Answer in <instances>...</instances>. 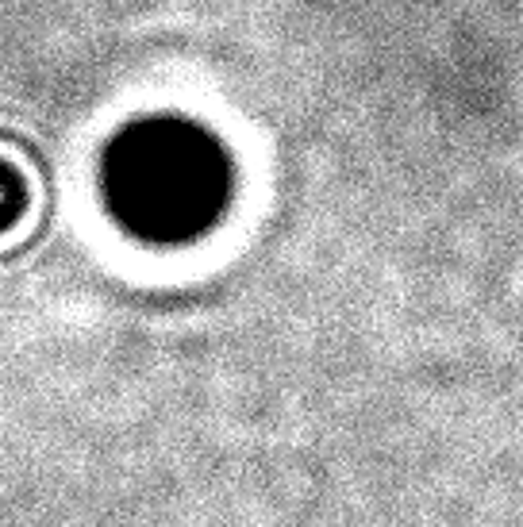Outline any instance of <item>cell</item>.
<instances>
[{
	"instance_id": "6da1fadb",
	"label": "cell",
	"mask_w": 523,
	"mask_h": 527,
	"mask_svg": "<svg viewBox=\"0 0 523 527\" xmlns=\"http://www.w3.org/2000/svg\"><path fill=\"white\" fill-rule=\"evenodd\" d=\"M224 174L208 139L177 124L143 127L112 158V193L150 235H185L220 204Z\"/></svg>"
}]
</instances>
